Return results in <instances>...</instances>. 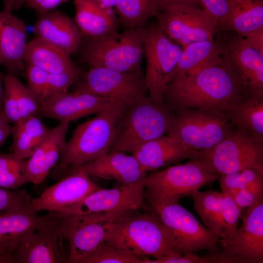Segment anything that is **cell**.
<instances>
[{"instance_id": "cell-8", "label": "cell", "mask_w": 263, "mask_h": 263, "mask_svg": "<svg viewBox=\"0 0 263 263\" xmlns=\"http://www.w3.org/2000/svg\"><path fill=\"white\" fill-rule=\"evenodd\" d=\"M234 128L224 113L189 109L175 113L168 135L191 151L203 152L213 148Z\"/></svg>"}, {"instance_id": "cell-41", "label": "cell", "mask_w": 263, "mask_h": 263, "mask_svg": "<svg viewBox=\"0 0 263 263\" xmlns=\"http://www.w3.org/2000/svg\"><path fill=\"white\" fill-rule=\"evenodd\" d=\"M233 199L242 210L263 200V180L251 183L242 188Z\"/></svg>"}, {"instance_id": "cell-21", "label": "cell", "mask_w": 263, "mask_h": 263, "mask_svg": "<svg viewBox=\"0 0 263 263\" xmlns=\"http://www.w3.org/2000/svg\"><path fill=\"white\" fill-rule=\"evenodd\" d=\"M27 42V30L19 18L0 11V55L1 65L8 73L18 76L24 70L23 56Z\"/></svg>"}, {"instance_id": "cell-5", "label": "cell", "mask_w": 263, "mask_h": 263, "mask_svg": "<svg viewBox=\"0 0 263 263\" xmlns=\"http://www.w3.org/2000/svg\"><path fill=\"white\" fill-rule=\"evenodd\" d=\"M129 103L111 100L103 111L79 125L62 151V167L80 166L108 153L116 125Z\"/></svg>"}, {"instance_id": "cell-27", "label": "cell", "mask_w": 263, "mask_h": 263, "mask_svg": "<svg viewBox=\"0 0 263 263\" xmlns=\"http://www.w3.org/2000/svg\"><path fill=\"white\" fill-rule=\"evenodd\" d=\"M75 22L83 37H98L118 32L119 23L113 9H105L94 0H73Z\"/></svg>"}, {"instance_id": "cell-32", "label": "cell", "mask_w": 263, "mask_h": 263, "mask_svg": "<svg viewBox=\"0 0 263 263\" xmlns=\"http://www.w3.org/2000/svg\"><path fill=\"white\" fill-rule=\"evenodd\" d=\"M49 130L37 115L14 125L11 129L12 152L19 158H28L44 139Z\"/></svg>"}, {"instance_id": "cell-44", "label": "cell", "mask_w": 263, "mask_h": 263, "mask_svg": "<svg viewBox=\"0 0 263 263\" xmlns=\"http://www.w3.org/2000/svg\"><path fill=\"white\" fill-rule=\"evenodd\" d=\"M70 0H24L23 5L31 7L38 13L54 11L58 6Z\"/></svg>"}, {"instance_id": "cell-53", "label": "cell", "mask_w": 263, "mask_h": 263, "mask_svg": "<svg viewBox=\"0 0 263 263\" xmlns=\"http://www.w3.org/2000/svg\"><path fill=\"white\" fill-rule=\"evenodd\" d=\"M0 65H1V59L0 55Z\"/></svg>"}, {"instance_id": "cell-11", "label": "cell", "mask_w": 263, "mask_h": 263, "mask_svg": "<svg viewBox=\"0 0 263 263\" xmlns=\"http://www.w3.org/2000/svg\"><path fill=\"white\" fill-rule=\"evenodd\" d=\"M215 39L245 96H263V56L233 32L218 30Z\"/></svg>"}, {"instance_id": "cell-49", "label": "cell", "mask_w": 263, "mask_h": 263, "mask_svg": "<svg viewBox=\"0 0 263 263\" xmlns=\"http://www.w3.org/2000/svg\"><path fill=\"white\" fill-rule=\"evenodd\" d=\"M16 263L14 254H0V263Z\"/></svg>"}, {"instance_id": "cell-39", "label": "cell", "mask_w": 263, "mask_h": 263, "mask_svg": "<svg viewBox=\"0 0 263 263\" xmlns=\"http://www.w3.org/2000/svg\"><path fill=\"white\" fill-rule=\"evenodd\" d=\"M25 71L26 86L40 104L47 98L49 73L29 65H27Z\"/></svg>"}, {"instance_id": "cell-26", "label": "cell", "mask_w": 263, "mask_h": 263, "mask_svg": "<svg viewBox=\"0 0 263 263\" xmlns=\"http://www.w3.org/2000/svg\"><path fill=\"white\" fill-rule=\"evenodd\" d=\"M4 98L0 117L14 125L28 117L38 114L39 103L17 78L10 74L3 75Z\"/></svg>"}, {"instance_id": "cell-46", "label": "cell", "mask_w": 263, "mask_h": 263, "mask_svg": "<svg viewBox=\"0 0 263 263\" xmlns=\"http://www.w3.org/2000/svg\"><path fill=\"white\" fill-rule=\"evenodd\" d=\"M156 4L159 14L175 5H185L197 8L201 7L198 0H156Z\"/></svg>"}, {"instance_id": "cell-20", "label": "cell", "mask_w": 263, "mask_h": 263, "mask_svg": "<svg viewBox=\"0 0 263 263\" xmlns=\"http://www.w3.org/2000/svg\"><path fill=\"white\" fill-rule=\"evenodd\" d=\"M38 14L34 27L36 37L70 55L77 53L82 36L75 22L59 10Z\"/></svg>"}, {"instance_id": "cell-38", "label": "cell", "mask_w": 263, "mask_h": 263, "mask_svg": "<svg viewBox=\"0 0 263 263\" xmlns=\"http://www.w3.org/2000/svg\"><path fill=\"white\" fill-rule=\"evenodd\" d=\"M221 203L224 226V237L222 238H224L231 235L238 227L243 210L232 197L223 192H221Z\"/></svg>"}, {"instance_id": "cell-42", "label": "cell", "mask_w": 263, "mask_h": 263, "mask_svg": "<svg viewBox=\"0 0 263 263\" xmlns=\"http://www.w3.org/2000/svg\"><path fill=\"white\" fill-rule=\"evenodd\" d=\"M201 8L217 22L218 27L226 19L229 11L228 0H198Z\"/></svg>"}, {"instance_id": "cell-48", "label": "cell", "mask_w": 263, "mask_h": 263, "mask_svg": "<svg viewBox=\"0 0 263 263\" xmlns=\"http://www.w3.org/2000/svg\"><path fill=\"white\" fill-rule=\"evenodd\" d=\"M99 6L105 9H113L116 0H94Z\"/></svg>"}, {"instance_id": "cell-36", "label": "cell", "mask_w": 263, "mask_h": 263, "mask_svg": "<svg viewBox=\"0 0 263 263\" xmlns=\"http://www.w3.org/2000/svg\"><path fill=\"white\" fill-rule=\"evenodd\" d=\"M218 179L222 192L233 199L242 188L251 183L263 180V172L250 168L230 174L220 175Z\"/></svg>"}, {"instance_id": "cell-15", "label": "cell", "mask_w": 263, "mask_h": 263, "mask_svg": "<svg viewBox=\"0 0 263 263\" xmlns=\"http://www.w3.org/2000/svg\"><path fill=\"white\" fill-rule=\"evenodd\" d=\"M48 220L22 239L14 253L18 263H68L61 217L50 212Z\"/></svg>"}, {"instance_id": "cell-33", "label": "cell", "mask_w": 263, "mask_h": 263, "mask_svg": "<svg viewBox=\"0 0 263 263\" xmlns=\"http://www.w3.org/2000/svg\"><path fill=\"white\" fill-rule=\"evenodd\" d=\"M221 192L212 190L193 191L191 197L194 208L206 226L220 238L224 237L222 219Z\"/></svg>"}, {"instance_id": "cell-10", "label": "cell", "mask_w": 263, "mask_h": 263, "mask_svg": "<svg viewBox=\"0 0 263 263\" xmlns=\"http://www.w3.org/2000/svg\"><path fill=\"white\" fill-rule=\"evenodd\" d=\"M182 47L169 39L156 25L146 26L144 55L147 67L145 76L149 97L164 104L163 94L178 63Z\"/></svg>"}, {"instance_id": "cell-6", "label": "cell", "mask_w": 263, "mask_h": 263, "mask_svg": "<svg viewBox=\"0 0 263 263\" xmlns=\"http://www.w3.org/2000/svg\"><path fill=\"white\" fill-rule=\"evenodd\" d=\"M219 175L202 162L191 159L147 175L143 180L149 204L178 203L218 179Z\"/></svg>"}, {"instance_id": "cell-43", "label": "cell", "mask_w": 263, "mask_h": 263, "mask_svg": "<svg viewBox=\"0 0 263 263\" xmlns=\"http://www.w3.org/2000/svg\"><path fill=\"white\" fill-rule=\"evenodd\" d=\"M144 263H209L205 257H200L194 253L180 256H166L150 260L146 258Z\"/></svg>"}, {"instance_id": "cell-40", "label": "cell", "mask_w": 263, "mask_h": 263, "mask_svg": "<svg viewBox=\"0 0 263 263\" xmlns=\"http://www.w3.org/2000/svg\"><path fill=\"white\" fill-rule=\"evenodd\" d=\"M31 201L26 191L0 188V212L20 208L31 204Z\"/></svg>"}, {"instance_id": "cell-45", "label": "cell", "mask_w": 263, "mask_h": 263, "mask_svg": "<svg viewBox=\"0 0 263 263\" xmlns=\"http://www.w3.org/2000/svg\"><path fill=\"white\" fill-rule=\"evenodd\" d=\"M245 43L263 56V27L241 36Z\"/></svg>"}, {"instance_id": "cell-1", "label": "cell", "mask_w": 263, "mask_h": 263, "mask_svg": "<svg viewBox=\"0 0 263 263\" xmlns=\"http://www.w3.org/2000/svg\"><path fill=\"white\" fill-rule=\"evenodd\" d=\"M245 97L223 57L218 63L171 81L163 94L164 103L174 113L189 109L224 113Z\"/></svg>"}, {"instance_id": "cell-47", "label": "cell", "mask_w": 263, "mask_h": 263, "mask_svg": "<svg viewBox=\"0 0 263 263\" xmlns=\"http://www.w3.org/2000/svg\"><path fill=\"white\" fill-rule=\"evenodd\" d=\"M12 127L7 123L0 127V146L11 133Z\"/></svg>"}, {"instance_id": "cell-50", "label": "cell", "mask_w": 263, "mask_h": 263, "mask_svg": "<svg viewBox=\"0 0 263 263\" xmlns=\"http://www.w3.org/2000/svg\"><path fill=\"white\" fill-rule=\"evenodd\" d=\"M4 98L3 75L0 73V113L2 110Z\"/></svg>"}, {"instance_id": "cell-37", "label": "cell", "mask_w": 263, "mask_h": 263, "mask_svg": "<svg viewBox=\"0 0 263 263\" xmlns=\"http://www.w3.org/2000/svg\"><path fill=\"white\" fill-rule=\"evenodd\" d=\"M146 258L104 244L80 263H144Z\"/></svg>"}, {"instance_id": "cell-51", "label": "cell", "mask_w": 263, "mask_h": 263, "mask_svg": "<svg viewBox=\"0 0 263 263\" xmlns=\"http://www.w3.org/2000/svg\"><path fill=\"white\" fill-rule=\"evenodd\" d=\"M23 4L24 0H12V10H18Z\"/></svg>"}, {"instance_id": "cell-2", "label": "cell", "mask_w": 263, "mask_h": 263, "mask_svg": "<svg viewBox=\"0 0 263 263\" xmlns=\"http://www.w3.org/2000/svg\"><path fill=\"white\" fill-rule=\"evenodd\" d=\"M146 24L98 37H83L77 63L128 73H142Z\"/></svg>"}, {"instance_id": "cell-3", "label": "cell", "mask_w": 263, "mask_h": 263, "mask_svg": "<svg viewBox=\"0 0 263 263\" xmlns=\"http://www.w3.org/2000/svg\"><path fill=\"white\" fill-rule=\"evenodd\" d=\"M135 211L116 217L104 244L141 257L180 256L171 249L156 212L150 207L144 213Z\"/></svg>"}, {"instance_id": "cell-28", "label": "cell", "mask_w": 263, "mask_h": 263, "mask_svg": "<svg viewBox=\"0 0 263 263\" xmlns=\"http://www.w3.org/2000/svg\"><path fill=\"white\" fill-rule=\"evenodd\" d=\"M71 55L62 50L36 37L28 42L23 61L50 73H71L82 72L72 59Z\"/></svg>"}, {"instance_id": "cell-7", "label": "cell", "mask_w": 263, "mask_h": 263, "mask_svg": "<svg viewBox=\"0 0 263 263\" xmlns=\"http://www.w3.org/2000/svg\"><path fill=\"white\" fill-rule=\"evenodd\" d=\"M159 216L171 249L182 255L217 250L220 237L201 224L178 203L150 204Z\"/></svg>"}, {"instance_id": "cell-12", "label": "cell", "mask_w": 263, "mask_h": 263, "mask_svg": "<svg viewBox=\"0 0 263 263\" xmlns=\"http://www.w3.org/2000/svg\"><path fill=\"white\" fill-rule=\"evenodd\" d=\"M155 24L171 41L184 47L215 38L218 24L202 8L175 5L159 13Z\"/></svg>"}, {"instance_id": "cell-4", "label": "cell", "mask_w": 263, "mask_h": 263, "mask_svg": "<svg viewBox=\"0 0 263 263\" xmlns=\"http://www.w3.org/2000/svg\"><path fill=\"white\" fill-rule=\"evenodd\" d=\"M174 116L165 104L157 103L148 95L139 97L127 105L109 152L132 153L144 143L168 134Z\"/></svg>"}, {"instance_id": "cell-9", "label": "cell", "mask_w": 263, "mask_h": 263, "mask_svg": "<svg viewBox=\"0 0 263 263\" xmlns=\"http://www.w3.org/2000/svg\"><path fill=\"white\" fill-rule=\"evenodd\" d=\"M191 159L202 162L219 175L250 168L263 172V144L235 128L213 148L195 152Z\"/></svg>"}, {"instance_id": "cell-30", "label": "cell", "mask_w": 263, "mask_h": 263, "mask_svg": "<svg viewBox=\"0 0 263 263\" xmlns=\"http://www.w3.org/2000/svg\"><path fill=\"white\" fill-rule=\"evenodd\" d=\"M224 113L235 128L263 144V96H247Z\"/></svg>"}, {"instance_id": "cell-31", "label": "cell", "mask_w": 263, "mask_h": 263, "mask_svg": "<svg viewBox=\"0 0 263 263\" xmlns=\"http://www.w3.org/2000/svg\"><path fill=\"white\" fill-rule=\"evenodd\" d=\"M228 15L219 27L241 36L263 27V0H228Z\"/></svg>"}, {"instance_id": "cell-19", "label": "cell", "mask_w": 263, "mask_h": 263, "mask_svg": "<svg viewBox=\"0 0 263 263\" xmlns=\"http://www.w3.org/2000/svg\"><path fill=\"white\" fill-rule=\"evenodd\" d=\"M110 102L107 98L89 93L67 91L54 95L41 103L38 114L59 122L70 123L100 113Z\"/></svg>"}, {"instance_id": "cell-52", "label": "cell", "mask_w": 263, "mask_h": 263, "mask_svg": "<svg viewBox=\"0 0 263 263\" xmlns=\"http://www.w3.org/2000/svg\"><path fill=\"white\" fill-rule=\"evenodd\" d=\"M3 10L4 12L10 13L12 11V0H2Z\"/></svg>"}, {"instance_id": "cell-29", "label": "cell", "mask_w": 263, "mask_h": 263, "mask_svg": "<svg viewBox=\"0 0 263 263\" xmlns=\"http://www.w3.org/2000/svg\"><path fill=\"white\" fill-rule=\"evenodd\" d=\"M182 48L180 58L169 82L178 78L193 74L222 60L215 38L194 42Z\"/></svg>"}, {"instance_id": "cell-35", "label": "cell", "mask_w": 263, "mask_h": 263, "mask_svg": "<svg viewBox=\"0 0 263 263\" xmlns=\"http://www.w3.org/2000/svg\"><path fill=\"white\" fill-rule=\"evenodd\" d=\"M31 183L26 159L18 157L12 152L0 153V188L15 189Z\"/></svg>"}, {"instance_id": "cell-17", "label": "cell", "mask_w": 263, "mask_h": 263, "mask_svg": "<svg viewBox=\"0 0 263 263\" xmlns=\"http://www.w3.org/2000/svg\"><path fill=\"white\" fill-rule=\"evenodd\" d=\"M73 168L70 173L32 200L31 207L34 211L63 213L99 188L80 166Z\"/></svg>"}, {"instance_id": "cell-18", "label": "cell", "mask_w": 263, "mask_h": 263, "mask_svg": "<svg viewBox=\"0 0 263 263\" xmlns=\"http://www.w3.org/2000/svg\"><path fill=\"white\" fill-rule=\"evenodd\" d=\"M243 224L229 236L220 238L222 250L245 260L263 263V200L247 207Z\"/></svg>"}, {"instance_id": "cell-23", "label": "cell", "mask_w": 263, "mask_h": 263, "mask_svg": "<svg viewBox=\"0 0 263 263\" xmlns=\"http://www.w3.org/2000/svg\"><path fill=\"white\" fill-rule=\"evenodd\" d=\"M40 216L31 204L19 209L0 212V254H14L23 237L48 219Z\"/></svg>"}, {"instance_id": "cell-25", "label": "cell", "mask_w": 263, "mask_h": 263, "mask_svg": "<svg viewBox=\"0 0 263 263\" xmlns=\"http://www.w3.org/2000/svg\"><path fill=\"white\" fill-rule=\"evenodd\" d=\"M194 152L168 135H164L140 145L131 153L148 172L188 158L191 159Z\"/></svg>"}, {"instance_id": "cell-14", "label": "cell", "mask_w": 263, "mask_h": 263, "mask_svg": "<svg viewBox=\"0 0 263 263\" xmlns=\"http://www.w3.org/2000/svg\"><path fill=\"white\" fill-rule=\"evenodd\" d=\"M73 85L74 91L127 102L147 95L148 93L142 73L122 72L102 68L90 67L82 73Z\"/></svg>"}, {"instance_id": "cell-22", "label": "cell", "mask_w": 263, "mask_h": 263, "mask_svg": "<svg viewBox=\"0 0 263 263\" xmlns=\"http://www.w3.org/2000/svg\"><path fill=\"white\" fill-rule=\"evenodd\" d=\"M90 176L114 180L121 185H134L147 175L134 156L113 151L80 166Z\"/></svg>"}, {"instance_id": "cell-13", "label": "cell", "mask_w": 263, "mask_h": 263, "mask_svg": "<svg viewBox=\"0 0 263 263\" xmlns=\"http://www.w3.org/2000/svg\"><path fill=\"white\" fill-rule=\"evenodd\" d=\"M57 213L61 217L63 233L70 245L68 263H80L105 243L115 219L122 213L74 216Z\"/></svg>"}, {"instance_id": "cell-16", "label": "cell", "mask_w": 263, "mask_h": 263, "mask_svg": "<svg viewBox=\"0 0 263 263\" xmlns=\"http://www.w3.org/2000/svg\"><path fill=\"white\" fill-rule=\"evenodd\" d=\"M144 190L143 181L134 185L120 184L109 189L99 188L71 208L58 213L74 216L138 210L143 204Z\"/></svg>"}, {"instance_id": "cell-24", "label": "cell", "mask_w": 263, "mask_h": 263, "mask_svg": "<svg viewBox=\"0 0 263 263\" xmlns=\"http://www.w3.org/2000/svg\"><path fill=\"white\" fill-rule=\"evenodd\" d=\"M69 125L70 123L59 122L56 127L50 129L44 139L26 159L31 183H42L60 159Z\"/></svg>"}, {"instance_id": "cell-34", "label": "cell", "mask_w": 263, "mask_h": 263, "mask_svg": "<svg viewBox=\"0 0 263 263\" xmlns=\"http://www.w3.org/2000/svg\"><path fill=\"white\" fill-rule=\"evenodd\" d=\"M114 8L119 26L125 30L145 24L159 14L156 0H116Z\"/></svg>"}]
</instances>
